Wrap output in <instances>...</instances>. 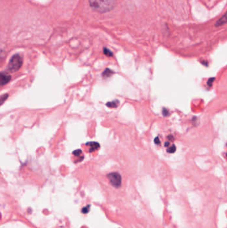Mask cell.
Returning a JSON list of instances; mask_svg holds the SVG:
<instances>
[{"mask_svg":"<svg viewBox=\"0 0 227 228\" xmlns=\"http://www.w3.org/2000/svg\"><path fill=\"white\" fill-rule=\"evenodd\" d=\"M89 6L100 14H105L114 9L117 0H89Z\"/></svg>","mask_w":227,"mask_h":228,"instance_id":"1","label":"cell"},{"mask_svg":"<svg viewBox=\"0 0 227 228\" xmlns=\"http://www.w3.org/2000/svg\"><path fill=\"white\" fill-rule=\"evenodd\" d=\"M23 64V60L21 55L19 54H15L13 55L7 66V69L10 72L14 73L20 70Z\"/></svg>","mask_w":227,"mask_h":228,"instance_id":"2","label":"cell"},{"mask_svg":"<svg viewBox=\"0 0 227 228\" xmlns=\"http://www.w3.org/2000/svg\"><path fill=\"white\" fill-rule=\"evenodd\" d=\"M107 177L109 180L111 184L113 187L118 188L121 185L122 178H121V175L119 173H117V172L110 173L107 175Z\"/></svg>","mask_w":227,"mask_h":228,"instance_id":"3","label":"cell"},{"mask_svg":"<svg viewBox=\"0 0 227 228\" xmlns=\"http://www.w3.org/2000/svg\"><path fill=\"white\" fill-rule=\"evenodd\" d=\"M11 80V76L6 73H0V86H4Z\"/></svg>","mask_w":227,"mask_h":228,"instance_id":"4","label":"cell"},{"mask_svg":"<svg viewBox=\"0 0 227 228\" xmlns=\"http://www.w3.org/2000/svg\"><path fill=\"white\" fill-rule=\"evenodd\" d=\"M86 145L89 147V152L90 153L95 152V151L97 150L100 147V145L97 142H88L87 143Z\"/></svg>","mask_w":227,"mask_h":228,"instance_id":"5","label":"cell"},{"mask_svg":"<svg viewBox=\"0 0 227 228\" xmlns=\"http://www.w3.org/2000/svg\"><path fill=\"white\" fill-rule=\"evenodd\" d=\"M226 15H224L220 18V20L217 21V22L216 23L215 25H216V27H219V26H221V25H223V24H224V23H226Z\"/></svg>","mask_w":227,"mask_h":228,"instance_id":"6","label":"cell"},{"mask_svg":"<svg viewBox=\"0 0 227 228\" xmlns=\"http://www.w3.org/2000/svg\"><path fill=\"white\" fill-rule=\"evenodd\" d=\"M119 103V102L118 100H115V101H113V102H108L106 105L108 106L109 107H111V108H115L117 107Z\"/></svg>","mask_w":227,"mask_h":228,"instance_id":"7","label":"cell"},{"mask_svg":"<svg viewBox=\"0 0 227 228\" xmlns=\"http://www.w3.org/2000/svg\"><path fill=\"white\" fill-rule=\"evenodd\" d=\"M8 96H9L8 94H4L2 95L1 96H0V105L3 104V103L5 102V101L7 99Z\"/></svg>","mask_w":227,"mask_h":228,"instance_id":"8","label":"cell"},{"mask_svg":"<svg viewBox=\"0 0 227 228\" xmlns=\"http://www.w3.org/2000/svg\"><path fill=\"white\" fill-rule=\"evenodd\" d=\"M113 72L111 71L109 69H106L104 71L103 73V76H105V78H107V77H109L111 76V73H113Z\"/></svg>","mask_w":227,"mask_h":228,"instance_id":"9","label":"cell"},{"mask_svg":"<svg viewBox=\"0 0 227 228\" xmlns=\"http://www.w3.org/2000/svg\"><path fill=\"white\" fill-rule=\"evenodd\" d=\"M103 53H104L105 55H106L107 56H108V57L113 56V53L111 52L109 49L106 48V47H105V48L103 49Z\"/></svg>","mask_w":227,"mask_h":228,"instance_id":"10","label":"cell"},{"mask_svg":"<svg viewBox=\"0 0 227 228\" xmlns=\"http://www.w3.org/2000/svg\"><path fill=\"white\" fill-rule=\"evenodd\" d=\"M175 151H176V146L175 145H172L170 147H168L167 149V152L170 153H173L174 152H175Z\"/></svg>","mask_w":227,"mask_h":228,"instance_id":"11","label":"cell"},{"mask_svg":"<svg viewBox=\"0 0 227 228\" xmlns=\"http://www.w3.org/2000/svg\"><path fill=\"white\" fill-rule=\"evenodd\" d=\"M81 153H82V151H81V150H77L74 151V152H73V154L74 155L77 156V157H79V156L81 154Z\"/></svg>","mask_w":227,"mask_h":228,"instance_id":"12","label":"cell"},{"mask_svg":"<svg viewBox=\"0 0 227 228\" xmlns=\"http://www.w3.org/2000/svg\"><path fill=\"white\" fill-rule=\"evenodd\" d=\"M163 115L164 116H167L169 115V113H168V111L167 110H166L165 108H164L163 110Z\"/></svg>","mask_w":227,"mask_h":228,"instance_id":"13","label":"cell"},{"mask_svg":"<svg viewBox=\"0 0 227 228\" xmlns=\"http://www.w3.org/2000/svg\"><path fill=\"white\" fill-rule=\"evenodd\" d=\"M89 205L87 207H85V208H84L82 209V212L83 213H87L89 211Z\"/></svg>","mask_w":227,"mask_h":228,"instance_id":"14","label":"cell"},{"mask_svg":"<svg viewBox=\"0 0 227 228\" xmlns=\"http://www.w3.org/2000/svg\"><path fill=\"white\" fill-rule=\"evenodd\" d=\"M215 78H210V79H208V83H207L208 86H211V85H212V84H213V81L215 80Z\"/></svg>","mask_w":227,"mask_h":228,"instance_id":"15","label":"cell"},{"mask_svg":"<svg viewBox=\"0 0 227 228\" xmlns=\"http://www.w3.org/2000/svg\"><path fill=\"white\" fill-rule=\"evenodd\" d=\"M155 144H157V145H158V144H159V145L160 144V140H159V137H157L155 139Z\"/></svg>","mask_w":227,"mask_h":228,"instance_id":"16","label":"cell"},{"mask_svg":"<svg viewBox=\"0 0 227 228\" xmlns=\"http://www.w3.org/2000/svg\"><path fill=\"white\" fill-rule=\"evenodd\" d=\"M168 139H170V140H171V141H173V139H174V138L173 137V136H168Z\"/></svg>","mask_w":227,"mask_h":228,"instance_id":"17","label":"cell"},{"mask_svg":"<svg viewBox=\"0 0 227 228\" xmlns=\"http://www.w3.org/2000/svg\"><path fill=\"white\" fill-rule=\"evenodd\" d=\"M168 145H169V143H168V142H165V147H168Z\"/></svg>","mask_w":227,"mask_h":228,"instance_id":"18","label":"cell"}]
</instances>
